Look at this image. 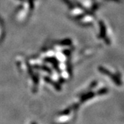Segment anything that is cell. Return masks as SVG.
I'll return each mask as SVG.
<instances>
[{"instance_id": "obj_4", "label": "cell", "mask_w": 124, "mask_h": 124, "mask_svg": "<svg viewBox=\"0 0 124 124\" xmlns=\"http://www.w3.org/2000/svg\"><path fill=\"white\" fill-rule=\"evenodd\" d=\"M32 124H36V123H35V122H34V123H32Z\"/></svg>"}, {"instance_id": "obj_2", "label": "cell", "mask_w": 124, "mask_h": 124, "mask_svg": "<svg viewBox=\"0 0 124 124\" xmlns=\"http://www.w3.org/2000/svg\"><path fill=\"white\" fill-rule=\"evenodd\" d=\"M108 91H107V89H101V90H100L99 92H98V94H106Z\"/></svg>"}, {"instance_id": "obj_3", "label": "cell", "mask_w": 124, "mask_h": 124, "mask_svg": "<svg viewBox=\"0 0 124 124\" xmlns=\"http://www.w3.org/2000/svg\"><path fill=\"white\" fill-rule=\"evenodd\" d=\"M70 109L68 108V109H66V110H65L62 112V115H68V114L70 113Z\"/></svg>"}, {"instance_id": "obj_1", "label": "cell", "mask_w": 124, "mask_h": 124, "mask_svg": "<svg viewBox=\"0 0 124 124\" xmlns=\"http://www.w3.org/2000/svg\"><path fill=\"white\" fill-rule=\"evenodd\" d=\"M94 94L92 92H90L81 97V101H87L90 99H92L93 97H94Z\"/></svg>"}]
</instances>
